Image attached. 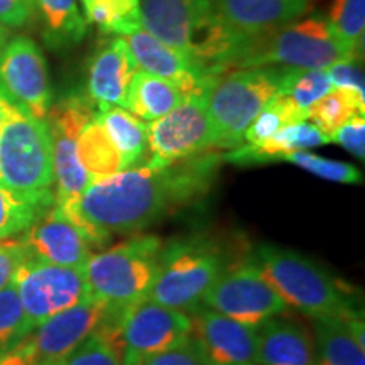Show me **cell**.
Instances as JSON below:
<instances>
[{
    "mask_svg": "<svg viewBox=\"0 0 365 365\" xmlns=\"http://www.w3.org/2000/svg\"><path fill=\"white\" fill-rule=\"evenodd\" d=\"M222 161L220 154L205 153L164 168H130L90 181L78 200L59 208L91 247L100 249L112 234L144 230L171 210L198 198L210 188Z\"/></svg>",
    "mask_w": 365,
    "mask_h": 365,
    "instance_id": "cell-1",
    "label": "cell"
},
{
    "mask_svg": "<svg viewBox=\"0 0 365 365\" xmlns=\"http://www.w3.org/2000/svg\"><path fill=\"white\" fill-rule=\"evenodd\" d=\"M143 29L212 75L227 71L240 43L218 21L213 0H143Z\"/></svg>",
    "mask_w": 365,
    "mask_h": 365,
    "instance_id": "cell-2",
    "label": "cell"
},
{
    "mask_svg": "<svg viewBox=\"0 0 365 365\" xmlns=\"http://www.w3.org/2000/svg\"><path fill=\"white\" fill-rule=\"evenodd\" d=\"M360 51L362 48L341 39L328 19L308 17L245 39L227 71L242 68L325 70L335 63L359 59Z\"/></svg>",
    "mask_w": 365,
    "mask_h": 365,
    "instance_id": "cell-3",
    "label": "cell"
},
{
    "mask_svg": "<svg viewBox=\"0 0 365 365\" xmlns=\"http://www.w3.org/2000/svg\"><path fill=\"white\" fill-rule=\"evenodd\" d=\"M0 182L41 210L54 203L49 125L17 103L9 107L0 125Z\"/></svg>",
    "mask_w": 365,
    "mask_h": 365,
    "instance_id": "cell-4",
    "label": "cell"
},
{
    "mask_svg": "<svg viewBox=\"0 0 365 365\" xmlns=\"http://www.w3.org/2000/svg\"><path fill=\"white\" fill-rule=\"evenodd\" d=\"M163 244L154 235H139L93 254L83 269L88 298L107 312L124 314L149 296Z\"/></svg>",
    "mask_w": 365,
    "mask_h": 365,
    "instance_id": "cell-5",
    "label": "cell"
},
{
    "mask_svg": "<svg viewBox=\"0 0 365 365\" xmlns=\"http://www.w3.org/2000/svg\"><path fill=\"white\" fill-rule=\"evenodd\" d=\"M252 262L286 307L307 317H344L352 309L349 298L330 274L303 254L264 244Z\"/></svg>",
    "mask_w": 365,
    "mask_h": 365,
    "instance_id": "cell-6",
    "label": "cell"
},
{
    "mask_svg": "<svg viewBox=\"0 0 365 365\" xmlns=\"http://www.w3.org/2000/svg\"><path fill=\"white\" fill-rule=\"evenodd\" d=\"M279 68H242L217 75L207 88V107L218 149L244 144L249 125L277 93Z\"/></svg>",
    "mask_w": 365,
    "mask_h": 365,
    "instance_id": "cell-7",
    "label": "cell"
},
{
    "mask_svg": "<svg viewBox=\"0 0 365 365\" xmlns=\"http://www.w3.org/2000/svg\"><path fill=\"white\" fill-rule=\"evenodd\" d=\"M223 271V261L210 242L180 240L161 247L148 299L163 307L193 313Z\"/></svg>",
    "mask_w": 365,
    "mask_h": 365,
    "instance_id": "cell-8",
    "label": "cell"
},
{
    "mask_svg": "<svg viewBox=\"0 0 365 365\" xmlns=\"http://www.w3.org/2000/svg\"><path fill=\"white\" fill-rule=\"evenodd\" d=\"M190 335L191 317L188 313L145 298L122 314L113 344L120 352L122 365H144L154 355L186 344Z\"/></svg>",
    "mask_w": 365,
    "mask_h": 365,
    "instance_id": "cell-9",
    "label": "cell"
},
{
    "mask_svg": "<svg viewBox=\"0 0 365 365\" xmlns=\"http://www.w3.org/2000/svg\"><path fill=\"white\" fill-rule=\"evenodd\" d=\"M213 148L217 139L207 107V90L191 95L158 120L148 122V166H170Z\"/></svg>",
    "mask_w": 365,
    "mask_h": 365,
    "instance_id": "cell-10",
    "label": "cell"
},
{
    "mask_svg": "<svg viewBox=\"0 0 365 365\" xmlns=\"http://www.w3.org/2000/svg\"><path fill=\"white\" fill-rule=\"evenodd\" d=\"M203 304L252 328H259L287 308L279 294L257 271L252 259L227 271L223 269L205 294Z\"/></svg>",
    "mask_w": 365,
    "mask_h": 365,
    "instance_id": "cell-11",
    "label": "cell"
},
{
    "mask_svg": "<svg viewBox=\"0 0 365 365\" xmlns=\"http://www.w3.org/2000/svg\"><path fill=\"white\" fill-rule=\"evenodd\" d=\"M12 284L33 330L54 314L88 298L81 269L54 266L34 259H26L21 264L14 274Z\"/></svg>",
    "mask_w": 365,
    "mask_h": 365,
    "instance_id": "cell-12",
    "label": "cell"
},
{
    "mask_svg": "<svg viewBox=\"0 0 365 365\" xmlns=\"http://www.w3.org/2000/svg\"><path fill=\"white\" fill-rule=\"evenodd\" d=\"M93 115L95 108L90 98L73 95L49 108L46 117L53 139L54 205L58 207L78 200L90 185V178L78 161L76 140Z\"/></svg>",
    "mask_w": 365,
    "mask_h": 365,
    "instance_id": "cell-13",
    "label": "cell"
},
{
    "mask_svg": "<svg viewBox=\"0 0 365 365\" xmlns=\"http://www.w3.org/2000/svg\"><path fill=\"white\" fill-rule=\"evenodd\" d=\"M103 317V304L85 298L36 327L16 349L36 365H63L91 333L98 331Z\"/></svg>",
    "mask_w": 365,
    "mask_h": 365,
    "instance_id": "cell-14",
    "label": "cell"
},
{
    "mask_svg": "<svg viewBox=\"0 0 365 365\" xmlns=\"http://www.w3.org/2000/svg\"><path fill=\"white\" fill-rule=\"evenodd\" d=\"M0 83L9 97L34 117H48L53 90L41 48L27 36L7 41L0 51Z\"/></svg>",
    "mask_w": 365,
    "mask_h": 365,
    "instance_id": "cell-15",
    "label": "cell"
},
{
    "mask_svg": "<svg viewBox=\"0 0 365 365\" xmlns=\"http://www.w3.org/2000/svg\"><path fill=\"white\" fill-rule=\"evenodd\" d=\"M191 317V335L207 365H257V328L242 325L210 308Z\"/></svg>",
    "mask_w": 365,
    "mask_h": 365,
    "instance_id": "cell-16",
    "label": "cell"
},
{
    "mask_svg": "<svg viewBox=\"0 0 365 365\" xmlns=\"http://www.w3.org/2000/svg\"><path fill=\"white\" fill-rule=\"evenodd\" d=\"M21 239L27 259L54 266L83 271L93 255V247L83 232L54 203L39 213L33 225L22 232Z\"/></svg>",
    "mask_w": 365,
    "mask_h": 365,
    "instance_id": "cell-17",
    "label": "cell"
},
{
    "mask_svg": "<svg viewBox=\"0 0 365 365\" xmlns=\"http://www.w3.org/2000/svg\"><path fill=\"white\" fill-rule=\"evenodd\" d=\"M129 44L135 65L140 71L159 76L180 86L186 93L195 95L207 90L217 75H212L203 66L196 65L185 54L164 44L148 31L137 29L129 36H122Z\"/></svg>",
    "mask_w": 365,
    "mask_h": 365,
    "instance_id": "cell-18",
    "label": "cell"
},
{
    "mask_svg": "<svg viewBox=\"0 0 365 365\" xmlns=\"http://www.w3.org/2000/svg\"><path fill=\"white\" fill-rule=\"evenodd\" d=\"M213 4L218 21L240 44L298 21L312 9V0H213Z\"/></svg>",
    "mask_w": 365,
    "mask_h": 365,
    "instance_id": "cell-19",
    "label": "cell"
},
{
    "mask_svg": "<svg viewBox=\"0 0 365 365\" xmlns=\"http://www.w3.org/2000/svg\"><path fill=\"white\" fill-rule=\"evenodd\" d=\"M137 70L139 68L135 65L127 41L122 36H115L91 58L86 97L97 108H125L127 90Z\"/></svg>",
    "mask_w": 365,
    "mask_h": 365,
    "instance_id": "cell-20",
    "label": "cell"
},
{
    "mask_svg": "<svg viewBox=\"0 0 365 365\" xmlns=\"http://www.w3.org/2000/svg\"><path fill=\"white\" fill-rule=\"evenodd\" d=\"M257 330V365H317L314 344L291 319L271 318Z\"/></svg>",
    "mask_w": 365,
    "mask_h": 365,
    "instance_id": "cell-21",
    "label": "cell"
},
{
    "mask_svg": "<svg viewBox=\"0 0 365 365\" xmlns=\"http://www.w3.org/2000/svg\"><path fill=\"white\" fill-rule=\"evenodd\" d=\"M330 143V137L323 134L312 122L301 120L277 130L276 134L257 145H240L228 154H222L223 161L230 163H274L277 158L291 153H301Z\"/></svg>",
    "mask_w": 365,
    "mask_h": 365,
    "instance_id": "cell-22",
    "label": "cell"
},
{
    "mask_svg": "<svg viewBox=\"0 0 365 365\" xmlns=\"http://www.w3.org/2000/svg\"><path fill=\"white\" fill-rule=\"evenodd\" d=\"M191 97L171 81L137 70L127 90L125 110L144 122H153L170 113L173 108Z\"/></svg>",
    "mask_w": 365,
    "mask_h": 365,
    "instance_id": "cell-23",
    "label": "cell"
},
{
    "mask_svg": "<svg viewBox=\"0 0 365 365\" xmlns=\"http://www.w3.org/2000/svg\"><path fill=\"white\" fill-rule=\"evenodd\" d=\"M95 118L120 154L124 171L135 168L148 154V122L122 107L97 108Z\"/></svg>",
    "mask_w": 365,
    "mask_h": 365,
    "instance_id": "cell-24",
    "label": "cell"
},
{
    "mask_svg": "<svg viewBox=\"0 0 365 365\" xmlns=\"http://www.w3.org/2000/svg\"><path fill=\"white\" fill-rule=\"evenodd\" d=\"M317 365H365L364 346L355 340L344 317L314 319Z\"/></svg>",
    "mask_w": 365,
    "mask_h": 365,
    "instance_id": "cell-25",
    "label": "cell"
},
{
    "mask_svg": "<svg viewBox=\"0 0 365 365\" xmlns=\"http://www.w3.org/2000/svg\"><path fill=\"white\" fill-rule=\"evenodd\" d=\"M76 154L90 181L103 180L124 171L120 154L117 153L115 145L108 139L107 132L98 124L95 115L80 132L76 140Z\"/></svg>",
    "mask_w": 365,
    "mask_h": 365,
    "instance_id": "cell-26",
    "label": "cell"
},
{
    "mask_svg": "<svg viewBox=\"0 0 365 365\" xmlns=\"http://www.w3.org/2000/svg\"><path fill=\"white\" fill-rule=\"evenodd\" d=\"M44 22V39L51 48L78 44L86 33L85 16L76 0H34Z\"/></svg>",
    "mask_w": 365,
    "mask_h": 365,
    "instance_id": "cell-27",
    "label": "cell"
},
{
    "mask_svg": "<svg viewBox=\"0 0 365 365\" xmlns=\"http://www.w3.org/2000/svg\"><path fill=\"white\" fill-rule=\"evenodd\" d=\"M85 19L105 34L129 36L143 27L137 0H81Z\"/></svg>",
    "mask_w": 365,
    "mask_h": 365,
    "instance_id": "cell-28",
    "label": "cell"
},
{
    "mask_svg": "<svg viewBox=\"0 0 365 365\" xmlns=\"http://www.w3.org/2000/svg\"><path fill=\"white\" fill-rule=\"evenodd\" d=\"M364 112L365 97H360L350 90L331 88L325 97H322L309 107L308 122H312L323 134L330 137L346 120H350L354 115H359V113L364 115Z\"/></svg>",
    "mask_w": 365,
    "mask_h": 365,
    "instance_id": "cell-29",
    "label": "cell"
},
{
    "mask_svg": "<svg viewBox=\"0 0 365 365\" xmlns=\"http://www.w3.org/2000/svg\"><path fill=\"white\" fill-rule=\"evenodd\" d=\"M308 120V112L299 108L286 95L276 93L257 113L244 135L245 145H257L281 130L282 127Z\"/></svg>",
    "mask_w": 365,
    "mask_h": 365,
    "instance_id": "cell-30",
    "label": "cell"
},
{
    "mask_svg": "<svg viewBox=\"0 0 365 365\" xmlns=\"http://www.w3.org/2000/svg\"><path fill=\"white\" fill-rule=\"evenodd\" d=\"M333 88L325 70H281L277 93L286 95L304 112Z\"/></svg>",
    "mask_w": 365,
    "mask_h": 365,
    "instance_id": "cell-31",
    "label": "cell"
},
{
    "mask_svg": "<svg viewBox=\"0 0 365 365\" xmlns=\"http://www.w3.org/2000/svg\"><path fill=\"white\" fill-rule=\"evenodd\" d=\"M31 331L19 294L11 282L0 289V354L16 349Z\"/></svg>",
    "mask_w": 365,
    "mask_h": 365,
    "instance_id": "cell-32",
    "label": "cell"
},
{
    "mask_svg": "<svg viewBox=\"0 0 365 365\" xmlns=\"http://www.w3.org/2000/svg\"><path fill=\"white\" fill-rule=\"evenodd\" d=\"M277 161L294 164L301 170L312 173V175L327 181L344 182V185H359V182H362V173L352 164L333 161V159L317 156V154L307 153V150L284 154V156L277 158Z\"/></svg>",
    "mask_w": 365,
    "mask_h": 365,
    "instance_id": "cell-33",
    "label": "cell"
},
{
    "mask_svg": "<svg viewBox=\"0 0 365 365\" xmlns=\"http://www.w3.org/2000/svg\"><path fill=\"white\" fill-rule=\"evenodd\" d=\"M44 210H41L0 182V240L21 235Z\"/></svg>",
    "mask_w": 365,
    "mask_h": 365,
    "instance_id": "cell-34",
    "label": "cell"
},
{
    "mask_svg": "<svg viewBox=\"0 0 365 365\" xmlns=\"http://www.w3.org/2000/svg\"><path fill=\"white\" fill-rule=\"evenodd\" d=\"M328 22L341 39L362 48L365 31V0H335Z\"/></svg>",
    "mask_w": 365,
    "mask_h": 365,
    "instance_id": "cell-35",
    "label": "cell"
},
{
    "mask_svg": "<svg viewBox=\"0 0 365 365\" xmlns=\"http://www.w3.org/2000/svg\"><path fill=\"white\" fill-rule=\"evenodd\" d=\"M63 365H122V360L115 344L100 331H95Z\"/></svg>",
    "mask_w": 365,
    "mask_h": 365,
    "instance_id": "cell-36",
    "label": "cell"
},
{
    "mask_svg": "<svg viewBox=\"0 0 365 365\" xmlns=\"http://www.w3.org/2000/svg\"><path fill=\"white\" fill-rule=\"evenodd\" d=\"M325 71L333 88L350 90L360 97H365L364 71L359 66V59L335 63V65L325 68Z\"/></svg>",
    "mask_w": 365,
    "mask_h": 365,
    "instance_id": "cell-37",
    "label": "cell"
},
{
    "mask_svg": "<svg viewBox=\"0 0 365 365\" xmlns=\"http://www.w3.org/2000/svg\"><path fill=\"white\" fill-rule=\"evenodd\" d=\"M331 143L340 144L357 159L365 158V117L354 115L330 135Z\"/></svg>",
    "mask_w": 365,
    "mask_h": 365,
    "instance_id": "cell-38",
    "label": "cell"
},
{
    "mask_svg": "<svg viewBox=\"0 0 365 365\" xmlns=\"http://www.w3.org/2000/svg\"><path fill=\"white\" fill-rule=\"evenodd\" d=\"M27 259V252L21 237H9L0 240V289L9 286L14 274Z\"/></svg>",
    "mask_w": 365,
    "mask_h": 365,
    "instance_id": "cell-39",
    "label": "cell"
},
{
    "mask_svg": "<svg viewBox=\"0 0 365 365\" xmlns=\"http://www.w3.org/2000/svg\"><path fill=\"white\" fill-rule=\"evenodd\" d=\"M36 11L34 0H0V24L16 29L29 22Z\"/></svg>",
    "mask_w": 365,
    "mask_h": 365,
    "instance_id": "cell-40",
    "label": "cell"
},
{
    "mask_svg": "<svg viewBox=\"0 0 365 365\" xmlns=\"http://www.w3.org/2000/svg\"><path fill=\"white\" fill-rule=\"evenodd\" d=\"M144 365H207L205 360L202 359L193 341L188 340L186 344H182L176 349L168 350V352H163L159 355H154V357L148 359Z\"/></svg>",
    "mask_w": 365,
    "mask_h": 365,
    "instance_id": "cell-41",
    "label": "cell"
},
{
    "mask_svg": "<svg viewBox=\"0 0 365 365\" xmlns=\"http://www.w3.org/2000/svg\"><path fill=\"white\" fill-rule=\"evenodd\" d=\"M0 365H36L33 360L22 354L19 349L9 350V352L0 354Z\"/></svg>",
    "mask_w": 365,
    "mask_h": 365,
    "instance_id": "cell-42",
    "label": "cell"
},
{
    "mask_svg": "<svg viewBox=\"0 0 365 365\" xmlns=\"http://www.w3.org/2000/svg\"><path fill=\"white\" fill-rule=\"evenodd\" d=\"M12 103H14V100L9 97V93L6 90H4L2 83H0V125H2L4 117H6L9 107H11Z\"/></svg>",
    "mask_w": 365,
    "mask_h": 365,
    "instance_id": "cell-43",
    "label": "cell"
},
{
    "mask_svg": "<svg viewBox=\"0 0 365 365\" xmlns=\"http://www.w3.org/2000/svg\"><path fill=\"white\" fill-rule=\"evenodd\" d=\"M7 38H9V29L0 24V51H2V48L6 46Z\"/></svg>",
    "mask_w": 365,
    "mask_h": 365,
    "instance_id": "cell-44",
    "label": "cell"
},
{
    "mask_svg": "<svg viewBox=\"0 0 365 365\" xmlns=\"http://www.w3.org/2000/svg\"><path fill=\"white\" fill-rule=\"evenodd\" d=\"M137 2H140V0H137Z\"/></svg>",
    "mask_w": 365,
    "mask_h": 365,
    "instance_id": "cell-45",
    "label": "cell"
}]
</instances>
